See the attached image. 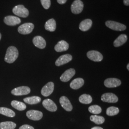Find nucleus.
Instances as JSON below:
<instances>
[{"label": "nucleus", "instance_id": "nucleus-1", "mask_svg": "<svg viewBox=\"0 0 129 129\" xmlns=\"http://www.w3.org/2000/svg\"><path fill=\"white\" fill-rule=\"evenodd\" d=\"M18 55V50L17 48L15 46H10L6 51L5 56V61L9 64L13 63L17 59Z\"/></svg>", "mask_w": 129, "mask_h": 129}, {"label": "nucleus", "instance_id": "nucleus-2", "mask_svg": "<svg viewBox=\"0 0 129 129\" xmlns=\"http://www.w3.org/2000/svg\"><path fill=\"white\" fill-rule=\"evenodd\" d=\"M15 15L23 18H26L29 15V11L23 5H18L15 6L13 9Z\"/></svg>", "mask_w": 129, "mask_h": 129}, {"label": "nucleus", "instance_id": "nucleus-3", "mask_svg": "<svg viewBox=\"0 0 129 129\" xmlns=\"http://www.w3.org/2000/svg\"><path fill=\"white\" fill-rule=\"evenodd\" d=\"M105 24L108 27L114 31H122L126 29V26L124 24L113 21H108L106 22Z\"/></svg>", "mask_w": 129, "mask_h": 129}, {"label": "nucleus", "instance_id": "nucleus-4", "mask_svg": "<svg viewBox=\"0 0 129 129\" xmlns=\"http://www.w3.org/2000/svg\"><path fill=\"white\" fill-rule=\"evenodd\" d=\"M34 24L31 23H23L18 28V32L22 35H28L32 32L34 29Z\"/></svg>", "mask_w": 129, "mask_h": 129}, {"label": "nucleus", "instance_id": "nucleus-5", "mask_svg": "<svg viewBox=\"0 0 129 129\" xmlns=\"http://www.w3.org/2000/svg\"><path fill=\"white\" fill-rule=\"evenodd\" d=\"M31 92L30 88L27 86H21L15 88L11 91V93L14 96H23L29 94Z\"/></svg>", "mask_w": 129, "mask_h": 129}, {"label": "nucleus", "instance_id": "nucleus-6", "mask_svg": "<svg viewBox=\"0 0 129 129\" xmlns=\"http://www.w3.org/2000/svg\"><path fill=\"white\" fill-rule=\"evenodd\" d=\"M84 7L83 2L80 0H75L71 6V10L74 14H79L82 12Z\"/></svg>", "mask_w": 129, "mask_h": 129}, {"label": "nucleus", "instance_id": "nucleus-7", "mask_svg": "<svg viewBox=\"0 0 129 129\" xmlns=\"http://www.w3.org/2000/svg\"><path fill=\"white\" fill-rule=\"evenodd\" d=\"M87 55L89 59L94 62H101L103 58L102 54L100 52L95 50L88 51Z\"/></svg>", "mask_w": 129, "mask_h": 129}, {"label": "nucleus", "instance_id": "nucleus-8", "mask_svg": "<svg viewBox=\"0 0 129 129\" xmlns=\"http://www.w3.org/2000/svg\"><path fill=\"white\" fill-rule=\"evenodd\" d=\"M54 90V84L53 82H49L45 85L41 89V94L44 97L50 96Z\"/></svg>", "mask_w": 129, "mask_h": 129}, {"label": "nucleus", "instance_id": "nucleus-9", "mask_svg": "<svg viewBox=\"0 0 129 129\" xmlns=\"http://www.w3.org/2000/svg\"><path fill=\"white\" fill-rule=\"evenodd\" d=\"M102 101L108 103H116L118 101V98L112 93H106L101 97Z\"/></svg>", "mask_w": 129, "mask_h": 129}, {"label": "nucleus", "instance_id": "nucleus-10", "mask_svg": "<svg viewBox=\"0 0 129 129\" xmlns=\"http://www.w3.org/2000/svg\"><path fill=\"white\" fill-rule=\"evenodd\" d=\"M26 116L30 120H39L43 117V113L41 111L36 110H30L27 111Z\"/></svg>", "mask_w": 129, "mask_h": 129}, {"label": "nucleus", "instance_id": "nucleus-11", "mask_svg": "<svg viewBox=\"0 0 129 129\" xmlns=\"http://www.w3.org/2000/svg\"><path fill=\"white\" fill-rule=\"evenodd\" d=\"M121 81L116 78H109L104 81V85L107 88H116L121 85Z\"/></svg>", "mask_w": 129, "mask_h": 129}, {"label": "nucleus", "instance_id": "nucleus-12", "mask_svg": "<svg viewBox=\"0 0 129 129\" xmlns=\"http://www.w3.org/2000/svg\"><path fill=\"white\" fill-rule=\"evenodd\" d=\"M42 104L44 108L51 112H55L57 111V107L55 102L50 99H46L43 102Z\"/></svg>", "mask_w": 129, "mask_h": 129}, {"label": "nucleus", "instance_id": "nucleus-13", "mask_svg": "<svg viewBox=\"0 0 129 129\" xmlns=\"http://www.w3.org/2000/svg\"><path fill=\"white\" fill-rule=\"evenodd\" d=\"M75 73V70L73 69H70L67 70L60 77V80L64 82H68L74 77Z\"/></svg>", "mask_w": 129, "mask_h": 129}, {"label": "nucleus", "instance_id": "nucleus-14", "mask_svg": "<svg viewBox=\"0 0 129 129\" xmlns=\"http://www.w3.org/2000/svg\"><path fill=\"white\" fill-rule=\"evenodd\" d=\"M21 20L19 18L14 16H7L4 19L5 23L9 26H14L21 23Z\"/></svg>", "mask_w": 129, "mask_h": 129}, {"label": "nucleus", "instance_id": "nucleus-15", "mask_svg": "<svg viewBox=\"0 0 129 129\" xmlns=\"http://www.w3.org/2000/svg\"><path fill=\"white\" fill-rule=\"evenodd\" d=\"M72 59V56L70 54H66L60 56L55 61V65L56 66H60L66 64L71 61Z\"/></svg>", "mask_w": 129, "mask_h": 129}, {"label": "nucleus", "instance_id": "nucleus-16", "mask_svg": "<svg viewBox=\"0 0 129 129\" xmlns=\"http://www.w3.org/2000/svg\"><path fill=\"white\" fill-rule=\"evenodd\" d=\"M59 102L62 108L67 111H71L73 109V106L68 98L66 96H62L59 99Z\"/></svg>", "mask_w": 129, "mask_h": 129}, {"label": "nucleus", "instance_id": "nucleus-17", "mask_svg": "<svg viewBox=\"0 0 129 129\" xmlns=\"http://www.w3.org/2000/svg\"><path fill=\"white\" fill-rule=\"evenodd\" d=\"M34 45L40 49H44L46 46V42L45 39L41 36H37L33 40Z\"/></svg>", "mask_w": 129, "mask_h": 129}, {"label": "nucleus", "instance_id": "nucleus-18", "mask_svg": "<svg viewBox=\"0 0 129 129\" xmlns=\"http://www.w3.org/2000/svg\"><path fill=\"white\" fill-rule=\"evenodd\" d=\"M69 48V44L64 40H61L55 46V50L57 52H61L68 50Z\"/></svg>", "mask_w": 129, "mask_h": 129}, {"label": "nucleus", "instance_id": "nucleus-19", "mask_svg": "<svg viewBox=\"0 0 129 129\" xmlns=\"http://www.w3.org/2000/svg\"><path fill=\"white\" fill-rule=\"evenodd\" d=\"M92 21L91 20L87 19L82 21L79 24V28L80 30L83 32L87 31L92 26Z\"/></svg>", "mask_w": 129, "mask_h": 129}, {"label": "nucleus", "instance_id": "nucleus-20", "mask_svg": "<svg viewBox=\"0 0 129 129\" xmlns=\"http://www.w3.org/2000/svg\"><path fill=\"white\" fill-rule=\"evenodd\" d=\"M84 84V80L83 78H75L70 84V88L73 89H78L81 88Z\"/></svg>", "mask_w": 129, "mask_h": 129}, {"label": "nucleus", "instance_id": "nucleus-21", "mask_svg": "<svg viewBox=\"0 0 129 129\" xmlns=\"http://www.w3.org/2000/svg\"><path fill=\"white\" fill-rule=\"evenodd\" d=\"M128 39L127 36L125 34L120 35L119 37L116 39L113 43V45L115 47H119L127 42Z\"/></svg>", "mask_w": 129, "mask_h": 129}, {"label": "nucleus", "instance_id": "nucleus-22", "mask_svg": "<svg viewBox=\"0 0 129 129\" xmlns=\"http://www.w3.org/2000/svg\"><path fill=\"white\" fill-rule=\"evenodd\" d=\"M46 30L50 32H54L56 29V22L54 19H50L48 20L45 25Z\"/></svg>", "mask_w": 129, "mask_h": 129}, {"label": "nucleus", "instance_id": "nucleus-23", "mask_svg": "<svg viewBox=\"0 0 129 129\" xmlns=\"http://www.w3.org/2000/svg\"><path fill=\"white\" fill-rule=\"evenodd\" d=\"M41 101V98L38 96H32V97H27L23 99V101L28 104L33 105L37 104L40 102Z\"/></svg>", "mask_w": 129, "mask_h": 129}, {"label": "nucleus", "instance_id": "nucleus-24", "mask_svg": "<svg viewBox=\"0 0 129 129\" xmlns=\"http://www.w3.org/2000/svg\"><path fill=\"white\" fill-rule=\"evenodd\" d=\"M11 105L14 109L20 111H24L26 108V106L24 103L17 101H13L11 102Z\"/></svg>", "mask_w": 129, "mask_h": 129}, {"label": "nucleus", "instance_id": "nucleus-25", "mask_svg": "<svg viewBox=\"0 0 129 129\" xmlns=\"http://www.w3.org/2000/svg\"><path fill=\"white\" fill-rule=\"evenodd\" d=\"M0 114L11 118L15 116V113L14 111L5 107H0Z\"/></svg>", "mask_w": 129, "mask_h": 129}, {"label": "nucleus", "instance_id": "nucleus-26", "mask_svg": "<svg viewBox=\"0 0 129 129\" xmlns=\"http://www.w3.org/2000/svg\"><path fill=\"white\" fill-rule=\"evenodd\" d=\"M79 101L82 104H88L92 102V97L89 95L84 94L79 98Z\"/></svg>", "mask_w": 129, "mask_h": 129}, {"label": "nucleus", "instance_id": "nucleus-27", "mask_svg": "<svg viewBox=\"0 0 129 129\" xmlns=\"http://www.w3.org/2000/svg\"><path fill=\"white\" fill-rule=\"evenodd\" d=\"M16 124L12 121H5L0 123V129H14Z\"/></svg>", "mask_w": 129, "mask_h": 129}, {"label": "nucleus", "instance_id": "nucleus-28", "mask_svg": "<svg viewBox=\"0 0 129 129\" xmlns=\"http://www.w3.org/2000/svg\"><path fill=\"white\" fill-rule=\"evenodd\" d=\"M90 120L97 124H102L105 121V119L103 117L96 115L91 116L90 117Z\"/></svg>", "mask_w": 129, "mask_h": 129}, {"label": "nucleus", "instance_id": "nucleus-29", "mask_svg": "<svg viewBox=\"0 0 129 129\" xmlns=\"http://www.w3.org/2000/svg\"><path fill=\"white\" fill-rule=\"evenodd\" d=\"M119 109L118 108L115 107H110L107 109L106 114L110 116H113L118 114L119 113Z\"/></svg>", "mask_w": 129, "mask_h": 129}, {"label": "nucleus", "instance_id": "nucleus-30", "mask_svg": "<svg viewBox=\"0 0 129 129\" xmlns=\"http://www.w3.org/2000/svg\"><path fill=\"white\" fill-rule=\"evenodd\" d=\"M88 111L92 114H98L102 112L101 107L97 105H94L90 106L88 108Z\"/></svg>", "mask_w": 129, "mask_h": 129}, {"label": "nucleus", "instance_id": "nucleus-31", "mask_svg": "<svg viewBox=\"0 0 129 129\" xmlns=\"http://www.w3.org/2000/svg\"><path fill=\"white\" fill-rule=\"evenodd\" d=\"M41 3L43 7L45 9H48L50 7V5H51L50 0H41Z\"/></svg>", "mask_w": 129, "mask_h": 129}, {"label": "nucleus", "instance_id": "nucleus-32", "mask_svg": "<svg viewBox=\"0 0 129 129\" xmlns=\"http://www.w3.org/2000/svg\"><path fill=\"white\" fill-rule=\"evenodd\" d=\"M19 129H35L34 128L29 125L24 124L21 126Z\"/></svg>", "mask_w": 129, "mask_h": 129}, {"label": "nucleus", "instance_id": "nucleus-33", "mask_svg": "<svg viewBox=\"0 0 129 129\" xmlns=\"http://www.w3.org/2000/svg\"><path fill=\"white\" fill-rule=\"evenodd\" d=\"M67 0H57V3L60 5L64 4L67 2Z\"/></svg>", "mask_w": 129, "mask_h": 129}, {"label": "nucleus", "instance_id": "nucleus-34", "mask_svg": "<svg viewBox=\"0 0 129 129\" xmlns=\"http://www.w3.org/2000/svg\"><path fill=\"white\" fill-rule=\"evenodd\" d=\"M123 3L125 5L129 6V0H123Z\"/></svg>", "mask_w": 129, "mask_h": 129}, {"label": "nucleus", "instance_id": "nucleus-35", "mask_svg": "<svg viewBox=\"0 0 129 129\" xmlns=\"http://www.w3.org/2000/svg\"><path fill=\"white\" fill-rule=\"evenodd\" d=\"M91 129H103L102 127H98V126H97V127H93Z\"/></svg>", "mask_w": 129, "mask_h": 129}, {"label": "nucleus", "instance_id": "nucleus-36", "mask_svg": "<svg viewBox=\"0 0 129 129\" xmlns=\"http://www.w3.org/2000/svg\"><path fill=\"white\" fill-rule=\"evenodd\" d=\"M127 69H128V70L129 71V64H127Z\"/></svg>", "mask_w": 129, "mask_h": 129}, {"label": "nucleus", "instance_id": "nucleus-37", "mask_svg": "<svg viewBox=\"0 0 129 129\" xmlns=\"http://www.w3.org/2000/svg\"><path fill=\"white\" fill-rule=\"evenodd\" d=\"M1 38H2V35H1V34L0 33V40H1Z\"/></svg>", "mask_w": 129, "mask_h": 129}]
</instances>
